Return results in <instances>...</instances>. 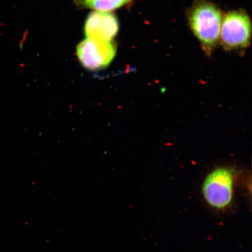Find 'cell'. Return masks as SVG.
<instances>
[{
  "instance_id": "277c9868",
  "label": "cell",
  "mask_w": 252,
  "mask_h": 252,
  "mask_svg": "<svg viewBox=\"0 0 252 252\" xmlns=\"http://www.w3.org/2000/svg\"><path fill=\"white\" fill-rule=\"evenodd\" d=\"M116 54L114 43L87 38L79 44L77 55L82 65L87 70H102L109 65Z\"/></svg>"
},
{
  "instance_id": "8992f818",
  "label": "cell",
  "mask_w": 252,
  "mask_h": 252,
  "mask_svg": "<svg viewBox=\"0 0 252 252\" xmlns=\"http://www.w3.org/2000/svg\"><path fill=\"white\" fill-rule=\"evenodd\" d=\"M131 0H83L87 7L97 11H109L122 7Z\"/></svg>"
},
{
  "instance_id": "6da1fadb",
  "label": "cell",
  "mask_w": 252,
  "mask_h": 252,
  "mask_svg": "<svg viewBox=\"0 0 252 252\" xmlns=\"http://www.w3.org/2000/svg\"><path fill=\"white\" fill-rule=\"evenodd\" d=\"M238 173L233 167H216L206 173L201 195L207 206L217 212L228 210L234 204Z\"/></svg>"
},
{
  "instance_id": "7a4b0ae2",
  "label": "cell",
  "mask_w": 252,
  "mask_h": 252,
  "mask_svg": "<svg viewBox=\"0 0 252 252\" xmlns=\"http://www.w3.org/2000/svg\"><path fill=\"white\" fill-rule=\"evenodd\" d=\"M191 31L201 43L204 52L210 56L218 45L222 22L221 12L206 0H196L188 13Z\"/></svg>"
},
{
  "instance_id": "5b68a950",
  "label": "cell",
  "mask_w": 252,
  "mask_h": 252,
  "mask_svg": "<svg viewBox=\"0 0 252 252\" xmlns=\"http://www.w3.org/2000/svg\"><path fill=\"white\" fill-rule=\"evenodd\" d=\"M119 23L115 16L109 11H96L87 18L85 25L87 38L110 42L118 34Z\"/></svg>"
},
{
  "instance_id": "3957f363",
  "label": "cell",
  "mask_w": 252,
  "mask_h": 252,
  "mask_svg": "<svg viewBox=\"0 0 252 252\" xmlns=\"http://www.w3.org/2000/svg\"><path fill=\"white\" fill-rule=\"evenodd\" d=\"M251 20L244 11L229 12L223 18L220 40L226 50L247 48L251 43Z\"/></svg>"
}]
</instances>
